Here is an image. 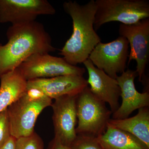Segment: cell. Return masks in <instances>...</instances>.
<instances>
[{"label": "cell", "mask_w": 149, "mask_h": 149, "mask_svg": "<svg viewBox=\"0 0 149 149\" xmlns=\"http://www.w3.org/2000/svg\"><path fill=\"white\" fill-rule=\"evenodd\" d=\"M7 36L8 42L0 45V77L16 69L33 55L56 50L42 24L35 21L12 25Z\"/></svg>", "instance_id": "1"}, {"label": "cell", "mask_w": 149, "mask_h": 149, "mask_svg": "<svg viewBox=\"0 0 149 149\" xmlns=\"http://www.w3.org/2000/svg\"><path fill=\"white\" fill-rule=\"evenodd\" d=\"M63 8L72 18L73 31L60 54L69 64L77 66L88 59L93 49L101 42L94 27L96 3L91 0L80 5L75 1H69L63 3Z\"/></svg>", "instance_id": "2"}, {"label": "cell", "mask_w": 149, "mask_h": 149, "mask_svg": "<svg viewBox=\"0 0 149 149\" xmlns=\"http://www.w3.org/2000/svg\"><path fill=\"white\" fill-rule=\"evenodd\" d=\"M52 99L40 90L27 89L25 93L7 108L11 136L17 139L31 136L37 117L52 106Z\"/></svg>", "instance_id": "3"}, {"label": "cell", "mask_w": 149, "mask_h": 149, "mask_svg": "<svg viewBox=\"0 0 149 149\" xmlns=\"http://www.w3.org/2000/svg\"><path fill=\"white\" fill-rule=\"evenodd\" d=\"M76 110L77 135L97 137L104 133L112 113L105 103L93 95L88 86L77 95Z\"/></svg>", "instance_id": "4"}, {"label": "cell", "mask_w": 149, "mask_h": 149, "mask_svg": "<svg viewBox=\"0 0 149 149\" xmlns=\"http://www.w3.org/2000/svg\"><path fill=\"white\" fill-rule=\"evenodd\" d=\"M94 27L98 30L111 22L133 24L149 17L148 0H96Z\"/></svg>", "instance_id": "5"}, {"label": "cell", "mask_w": 149, "mask_h": 149, "mask_svg": "<svg viewBox=\"0 0 149 149\" xmlns=\"http://www.w3.org/2000/svg\"><path fill=\"white\" fill-rule=\"evenodd\" d=\"M17 68L27 81L63 75L83 76L86 71L83 68L69 64L63 58L53 56L49 54L33 55Z\"/></svg>", "instance_id": "6"}, {"label": "cell", "mask_w": 149, "mask_h": 149, "mask_svg": "<svg viewBox=\"0 0 149 149\" xmlns=\"http://www.w3.org/2000/svg\"><path fill=\"white\" fill-rule=\"evenodd\" d=\"M129 46L127 39L120 36L110 42H100L93 49L88 59L97 68L116 79L118 73L125 71Z\"/></svg>", "instance_id": "7"}, {"label": "cell", "mask_w": 149, "mask_h": 149, "mask_svg": "<svg viewBox=\"0 0 149 149\" xmlns=\"http://www.w3.org/2000/svg\"><path fill=\"white\" fill-rule=\"evenodd\" d=\"M55 9L46 0H0V22L18 25L35 21L40 15H53Z\"/></svg>", "instance_id": "8"}, {"label": "cell", "mask_w": 149, "mask_h": 149, "mask_svg": "<svg viewBox=\"0 0 149 149\" xmlns=\"http://www.w3.org/2000/svg\"><path fill=\"white\" fill-rule=\"evenodd\" d=\"M118 32L128 40L130 47L128 65L133 60L137 63L136 72L142 82L149 58V18L133 24H121Z\"/></svg>", "instance_id": "9"}, {"label": "cell", "mask_w": 149, "mask_h": 149, "mask_svg": "<svg viewBox=\"0 0 149 149\" xmlns=\"http://www.w3.org/2000/svg\"><path fill=\"white\" fill-rule=\"evenodd\" d=\"M77 95H64L55 100L52 106L54 138L68 146L77 137L76 132Z\"/></svg>", "instance_id": "10"}, {"label": "cell", "mask_w": 149, "mask_h": 149, "mask_svg": "<svg viewBox=\"0 0 149 149\" xmlns=\"http://www.w3.org/2000/svg\"><path fill=\"white\" fill-rule=\"evenodd\" d=\"M83 76L63 75L27 81V89L35 88L52 100L64 95H78L88 87Z\"/></svg>", "instance_id": "11"}, {"label": "cell", "mask_w": 149, "mask_h": 149, "mask_svg": "<svg viewBox=\"0 0 149 149\" xmlns=\"http://www.w3.org/2000/svg\"><path fill=\"white\" fill-rule=\"evenodd\" d=\"M137 76L136 70L128 69L116 77L122 102L118 109L113 113L112 119L128 118L136 110L149 107V92L141 93L136 90L134 80Z\"/></svg>", "instance_id": "12"}, {"label": "cell", "mask_w": 149, "mask_h": 149, "mask_svg": "<svg viewBox=\"0 0 149 149\" xmlns=\"http://www.w3.org/2000/svg\"><path fill=\"white\" fill-rule=\"evenodd\" d=\"M83 63L88 70L87 82L91 92L99 100L108 104L113 113L120 106V89L117 80L96 67L88 58Z\"/></svg>", "instance_id": "13"}, {"label": "cell", "mask_w": 149, "mask_h": 149, "mask_svg": "<svg viewBox=\"0 0 149 149\" xmlns=\"http://www.w3.org/2000/svg\"><path fill=\"white\" fill-rule=\"evenodd\" d=\"M0 113L19 98L27 90V80L18 68L0 77Z\"/></svg>", "instance_id": "14"}, {"label": "cell", "mask_w": 149, "mask_h": 149, "mask_svg": "<svg viewBox=\"0 0 149 149\" xmlns=\"http://www.w3.org/2000/svg\"><path fill=\"white\" fill-rule=\"evenodd\" d=\"M108 123L132 134L149 148V107L140 109L133 117L122 119L112 118Z\"/></svg>", "instance_id": "15"}, {"label": "cell", "mask_w": 149, "mask_h": 149, "mask_svg": "<svg viewBox=\"0 0 149 149\" xmlns=\"http://www.w3.org/2000/svg\"><path fill=\"white\" fill-rule=\"evenodd\" d=\"M97 139L102 149H149L132 134L109 123L104 133Z\"/></svg>", "instance_id": "16"}, {"label": "cell", "mask_w": 149, "mask_h": 149, "mask_svg": "<svg viewBox=\"0 0 149 149\" xmlns=\"http://www.w3.org/2000/svg\"><path fill=\"white\" fill-rule=\"evenodd\" d=\"M16 149H44V143L34 132L31 136L17 139Z\"/></svg>", "instance_id": "17"}, {"label": "cell", "mask_w": 149, "mask_h": 149, "mask_svg": "<svg viewBox=\"0 0 149 149\" xmlns=\"http://www.w3.org/2000/svg\"><path fill=\"white\" fill-rule=\"evenodd\" d=\"M70 147L72 149H102L97 137L85 135H77Z\"/></svg>", "instance_id": "18"}, {"label": "cell", "mask_w": 149, "mask_h": 149, "mask_svg": "<svg viewBox=\"0 0 149 149\" xmlns=\"http://www.w3.org/2000/svg\"><path fill=\"white\" fill-rule=\"evenodd\" d=\"M10 126L7 109L0 113V148L10 138Z\"/></svg>", "instance_id": "19"}, {"label": "cell", "mask_w": 149, "mask_h": 149, "mask_svg": "<svg viewBox=\"0 0 149 149\" xmlns=\"http://www.w3.org/2000/svg\"><path fill=\"white\" fill-rule=\"evenodd\" d=\"M48 149H72L71 147L62 143L58 139L54 138L49 145Z\"/></svg>", "instance_id": "20"}, {"label": "cell", "mask_w": 149, "mask_h": 149, "mask_svg": "<svg viewBox=\"0 0 149 149\" xmlns=\"http://www.w3.org/2000/svg\"><path fill=\"white\" fill-rule=\"evenodd\" d=\"M17 139L11 136L8 141L0 148V149H16Z\"/></svg>", "instance_id": "21"}]
</instances>
